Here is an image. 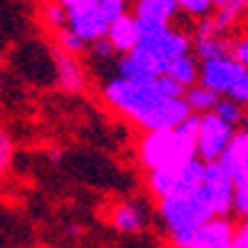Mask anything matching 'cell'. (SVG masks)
Listing matches in <instances>:
<instances>
[{"instance_id": "6da1fadb", "label": "cell", "mask_w": 248, "mask_h": 248, "mask_svg": "<svg viewBox=\"0 0 248 248\" xmlns=\"http://www.w3.org/2000/svg\"><path fill=\"white\" fill-rule=\"evenodd\" d=\"M199 117L201 114L194 112L181 127L144 132L137 144V159L144 167V171L161 169V167H179V164L194 159L196 156Z\"/></svg>"}, {"instance_id": "7a4b0ae2", "label": "cell", "mask_w": 248, "mask_h": 248, "mask_svg": "<svg viewBox=\"0 0 248 248\" xmlns=\"http://www.w3.org/2000/svg\"><path fill=\"white\" fill-rule=\"evenodd\" d=\"M211 216L216 214L201 189L156 199V221L161 226L164 236L169 238V243L179 248H186L191 233Z\"/></svg>"}, {"instance_id": "3957f363", "label": "cell", "mask_w": 248, "mask_h": 248, "mask_svg": "<svg viewBox=\"0 0 248 248\" xmlns=\"http://www.w3.org/2000/svg\"><path fill=\"white\" fill-rule=\"evenodd\" d=\"M156 79H132V77L112 75L105 85H102V99H105L117 114L139 124L164 97H167L159 90Z\"/></svg>"}, {"instance_id": "277c9868", "label": "cell", "mask_w": 248, "mask_h": 248, "mask_svg": "<svg viewBox=\"0 0 248 248\" xmlns=\"http://www.w3.org/2000/svg\"><path fill=\"white\" fill-rule=\"evenodd\" d=\"M206 179V161L201 156H194L179 167H161L147 171V191L154 199H164L181 191H196L203 186Z\"/></svg>"}, {"instance_id": "5b68a950", "label": "cell", "mask_w": 248, "mask_h": 248, "mask_svg": "<svg viewBox=\"0 0 248 248\" xmlns=\"http://www.w3.org/2000/svg\"><path fill=\"white\" fill-rule=\"evenodd\" d=\"M236 124L226 122L216 112H206L199 117V129H196V156L203 161H216L226 152L229 141L236 134Z\"/></svg>"}, {"instance_id": "8992f818", "label": "cell", "mask_w": 248, "mask_h": 248, "mask_svg": "<svg viewBox=\"0 0 248 248\" xmlns=\"http://www.w3.org/2000/svg\"><path fill=\"white\" fill-rule=\"evenodd\" d=\"M201 191L209 199L216 216H231L233 214V199H236V181L229 174V169L216 159L206 161V179Z\"/></svg>"}, {"instance_id": "52a82bcc", "label": "cell", "mask_w": 248, "mask_h": 248, "mask_svg": "<svg viewBox=\"0 0 248 248\" xmlns=\"http://www.w3.org/2000/svg\"><path fill=\"white\" fill-rule=\"evenodd\" d=\"M167 65L169 62L159 57L147 43H139L132 52L119 55L114 65V75L132 77V79H156L159 75L167 72Z\"/></svg>"}, {"instance_id": "ba28073f", "label": "cell", "mask_w": 248, "mask_h": 248, "mask_svg": "<svg viewBox=\"0 0 248 248\" xmlns=\"http://www.w3.org/2000/svg\"><path fill=\"white\" fill-rule=\"evenodd\" d=\"M243 72H246V67L229 52V55H218V57L201 60L199 82H203L206 87H211L218 94H229L233 90V85L241 79Z\"/></svg>"}, {"instance_id": "9c48e42d", "label": "cell", "mask_w": 248, "mask_h": 248, "mask_svg": "<svg viewBox=\"0 0 248 248\" xmlns=\"http://www.w3.org/2000/svg\"><path fill=\"white\" fill-rule=\"evenodd\" d=\"M194 112L189 107L186 97H164L159 105L144 117L137 127L141 132H152V129H174L189 119Z\"/></svg>"}, {"instance_id": "30bf717a", "label": "cell", "mask_w": 248, "mask_h": 248, "mask_svg": "<svg viewBox=\"0 0 248 248\" xmlns=\"http://www.w3.org/2000/svg\"><path fill=\"white\" fill-rule=\"evenodd\" d=\"M236 223L231 216H211L191 233L186 248H233Z\"/></svg>"}, {"instance_id": "8fae6325", "label": "cell", "mask_w": 248, "mask_h": 248, "mask_svg": "<svg viewBox=\"0 0 248 248\" xmlns=\"http://www.w3.org/2000/svg\"><path fill=\"white\" fill-rule=\"evenodd\" d=\"M112 20L102 13L99 5H87V8H77L70 10V28L82 35L87 43H94L99 37H107Z\"/></svg>"}, {"instance_id": "7c38bea8", "label": "cell", "mask_w": 248, "mask_h": 248, "mask_svg": "<svg viewBox=\"0 0 248 248\" xmlns=\"http://www.w3.org/2000/svg\"><path fill=\"white\" fill-rule=\"evenodd\" d=\"M141 43H147L159 57H164L169 62V60H174V57H179L184 52H189L194 47V37L186 30H181V28L169 25L164 32H159V35H154L149 40H141Z\"/></svg>"}, {"instance_id": "4fadbf2b", "label": "cell", "mask_w": 248, "mask_h": 248, "mask_svg": "<svg viewBox=\"0 0 248 248\" xmlns=\"http://www.w3.org/2000/svg\"><path fill=\"white\" fill-rule=\"evenodd\" d=\"M112 229L122 236H134L141 233L149 223V211L144 209L139 201H127V203H119L114 206V211L109 216Z\"/></svg>"}, {"instance_id": "5bb4252c", "label": "cell", "mask_w": 248, "mask_h": 248, "mask_svg": "<svg viewBox=\"0 0 248 248\" xmlns=\"http://www.w3.org/2000/svg\"><path fill=\"white\" fill-rule=\"evenodd\" d=\"M52 62H55V79L62 90H67V92L85 90V70H82L77 55H70L57 47L52 52Z\"/></svg>"}, {"instance_id": "9a60e30c", "label": "cell", "mask_w": 248, "mask_h": 248, "mask_svg": "<svg viewBox=\"0 0 248 248\" xmlns=\"http://www.w3.org/2000/svg\"><path fill=\"white\" fill-rule=\"evenodd\" d=\"M107 37L112 40V45L119 50V55L132 52L139 43H141V30H139V20L134 13H124L117 20L109 23V32Z\"/></svg>"}, {"instance_id": "2e32d148", "label": "cell", "mask_w": 248, "mask_h": 248, "mask_svg": "<svg viewBox=\"0 0 248 248\" xmlns=\"http://www.w3.org/2000/svg\"><path fill=\"white\" fill-rule=\"evenodd\" d=\"M226 169H229L231 176L241 174L243 169H248V129L246 127H238L233 139L229 141V147H226V152L221 154L218 159Z\"/></svg>"}, {"instance_id": "e0dca14e", "label": "cell", "mask_w": 248, "mask_h": 248, "mask_svg": "<svg viewBox=\"0 0 248 248\" xmlns=\"http://www.w3.org/2000/svg\"><path fill=\"white\" fill-rule=\"evenodd\" d=\"M132 13L137 17L174 23V17L181 13V8H179V0H134V3H132Z\"/></svg>"}, {"instance_id": "ac0fdd59", "label": "cell", "mask_w": 248, "mask_h": 248, "mask_svg": "<svg viewBox=\"0 0 248 248\" xmlns=\"http://www.w3.org/2000/svg\"><path fill=\"white\" fill-rule=\"evenodd\" d=\"M167 75H171L174 79H179L184 87H191L199 82V75H201V60L196 57L194 50L184 52L174 60H169L167 65Z\"/></svg>"}, {"instance_id": "d6986e66", "label": "cell", "mask_w": 248, "mask_h": 248, "mask_svg": "<svg viewBox=\"0 0 248 248\" xmlns=\"http://www.w3.org/2000/svg\"><path fill=\"white\" fill-rule=\"evenodd\" d=\"M199 60H209L218 55H229L231 52V40L218 32H194V47Z\"/></svg>"}, {"instance_id": "ffe728a7", "label": "cell", "mask_w": 248, "mask_h": 248, "mask_svg": "<svg viewBox=\"0 0 248 248\" xmlns=\"http://www.w3.org/2000/svg\"><path fill=\"white\" fill-rule=\"evenodd\" d=\"M186 102H189V107H191V112H196V114H206V112H214V107H216V102H218V92H214L211 87H206L203 82H196V85H191V87H186Z\"/></svg>"}, {"instance_id": "44dd1931", "label": "cell", "mask_w": 248, "mask_h": 248, "mask_svg": "<svg viewBox=\"0 0 248 248\" xmlns=\"http://www.w3.org/2000/svg\"><path fill=\"white\" fill-rule=\"evenodd\" d=\"M87 55H90V60L94 62V65H107L112 70H114L117 60H119V50L112 45L109 37H99V40H94V43H90Z\"/></svg>"}, {"instance_id": "7402d4cb", "label": "cell", "mask_w": 248, "mask_h": 248, "mask_svg": "<svg viewBox=\"0 0 248 248\" xmlns=\"http://www.w3.org/2000/svg\"><path fill=\"white\" fill-rule=\"evenodd\" d=\"M55 43H57L60 50H65V52H70V55H77V57L85 55V52L90 50V43H87L82 35H77L70 25L55 30Z\"/></svg>"}, {"instance_id": "603a6c76", "label": "cell", "mask_w": 248, "mask_h": 248, "mask_svg": "<svg viewBox=\"0 0 248 248\" xmlns=\"http://www.w3.org/2000/svg\"><path fill=\"white\" fill-rule=\"evenodd\" d=\"M214 112L221 114L226 122L241 127V124H243V114H246V105H241V102L233 99L231 94H221L218 102H216V107H214Z\"/></svg>"}, {"instance_id": "cb8c5ba5", "label": "cell", "mask_w": 248, "mask_h": 248, "mask_svg": "<svg viewBox=\"0 0 248 248\" xmlns=\"http://www.w3.org/2000/svg\"><path fill=\"white\" fill-rule=\"evenodd\" d=\"M43 23L55 32L60 28H67L70 25V10L60 3V0H50V3L43 5Z\"/></svg>"}, {"instance_id": "d4e9b609", "label": "cell", "mask_w": 248, "mask_h": 248, "mask_svg": "<svg viewBox=\"0 0 248 248\" xmlns=\"http://www.w3.org/2000/svg\"><path fill=\"white\" fill-rule=\"evenodd\" d=\"M179 8L184 15H189L191 20H201L206 15H211L216 10L214 0H179Z\"/></svg>"}, {"instance_id": "484cf974", "label": "cell", "mask_w": 248, "mask_h": 248, "mask_svg": "<svg viewBox=\"0 0 248 248\" xmlns=\"http://www.w3.org/2000/svg\"><path fill=\"white\" fill-rule=\"evenodd\" d=\"M109 20H117L124 13H132V0H99L97 3Z\"/></svg>"}, {"instance_id": "4316f807", "label": "cell", "mask_w": 248, "mask_h": 248, "mask_svg": "<svg viewBox=\"0 0 248 248\" xmlns=\"http://www.w3.org/2000/svg\"><path fill=\"white\" fill-rule=\"evenodd\" d=\"M156 82H159V90L167 94V97H184V94H186V87L181 85L179 79H174L171 75H167V72L159 75Z\"/></svg>"}, {"instance_id": "83f0119b", "label": "cell", "mask_w": 248, "mask_h": 248, "mask_svg": "<svg viewBox=\"0 0 248 248\" xmlns=\"http://www.w3.org/2000/svg\"><path fill=\"white\" fill-rule=\"evenodd\" d=\"M231 55L248 70V35H238L231 40Z\"/></svg>"}, {"instance_id": "f1b7e54d", "label": "cell", "mask_w": 248, "mask_h": 248, "mask_svg": "<svg viewBox=\"0 0 248 248\" xmlns=\"http://www.w3.org/2000/svg\"><path fill=\"white\" fill-rule=\"evenodd\" d=\"M229 94H231L233 99H238L241 105H246V107H248V70L241 75V79L233 85V90H231Z\"/></svg>"}, {"instance_id": "f546056e", "label": "cell", "mask_w": 248, "mask_h": 248, "mask_svg": "<svg viewBox=\"0 0 248 248\" xmlns=\"http://www.w3.org/2000/svg\"><path fill=\"white\" fill-rule=\"evenodd\" d=\"M233 216H236V218H248V191L236 189V199H233Z\"/></svg>"}, {"instance_id": "4dcf8cb0", "label": "cell", "mask_w": 248, "mask_h": 248, "mask_svg": "<svg viewBox=\"0 0 248 248\" xmlns=\"http://www.w3.org/2000/svg\"><path fill=\"white\" fill-rule=\"evenodd\" d=\"M233 248H248V218H238V223H236Z\"/></svg>"}, {"instance_id": "1f68e13d", "label": "cell", "mask_w": 248, "mask_h": 248, "mask_svg": "<svg viewBox=\"0 0 248 248\" xmlns=\"http://www.w3.org/2000/svg\"><path fill=\"white\" fill-rule=\"evenodd\" d=\"M10 156H13V147H10V137L3 132L0 134V169H8V164H10Z\"/></svg>"}, {"instance_id": "d6a6232c", "label": "cell", "mask_w": 248, "mask_h": 248, "mask_svg": "<svg viewBox=\"0 0 248 248\" xmlns=\"http://www.w3.org/2000/svg\"><path fill=\"white\" fill-rule=\"evenodd\" d=\"M67 10H77V8H87V5H97L99 0H60Z\"/></svg>"}, {"instance_id": "836d02e7", "label": "cell", "mask_w": 248, "mask_h": 248, "mask_svg": "<svg viewBox=\"0 0 248 248\" xmlns=\"http://www.w3.org/2000/svg\"><path fill=\"white\" fill-rule=\"evenodd\" d=\"M226 5H231V8H233V10H238L241 15H246V13H248V0H229Z\"/></svg>"}, {"instance_id": "e575fe53", "label": "cell", "mask_w": 248, "mask_h": 248, "mask_svg": "<svg viewBox=\"0 0 248 248\" xmlns=\"http://www.w3.org/2000/svg\"><path fill=\"white\" fill-rule=\"evenodd\" d=\"M241 127H246V129H248V107H246V114H243V124H241Z\"/></svg>"}, {"instance_id": "d590c367", "label": "cell", "mask_w": 248, "mask_h": 248, "mask_svg": "<svg viewBox=\"0 0 248 248\" xmlns=\"http://www.w3.org/2000/svg\"><path fill=\"white\" fill-rule=\"evenodd\" d=\"M214 3H216V8H221V5H226V3H229V0H214Z\"/></svg>"}]
</instances>
